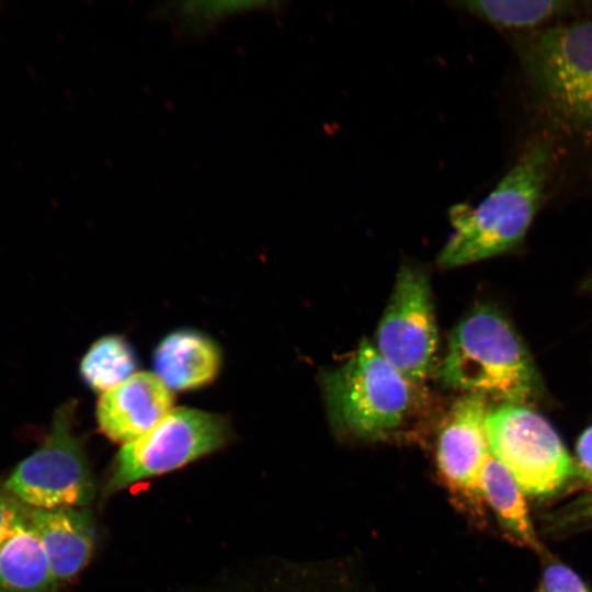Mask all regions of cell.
Instances as JSON below:
<instances>
[{
  "label": "cell",
  "instance_id": "16",
  "mask_svg": "<svg viewBox=\"0 0 592 592\" xmlns=\"http://www.w3.org/2000/svg\"><path fill=\"white\" fill-rule=\"evenodd\" d=\"M136 369L135 351L117 334H107L93 342L80 363V375L86 385L102 394L128 379Z\"/></svg>",
  "mask_w": 592,
  "mask_h": 592
},
{
  "label": "cell",
  "instance_id": "17",
  "mask_svg": "<svg viewBox=\"0 0 592 592\" xmlns=\"http://www.w3.org/2000/svg\"><path fill=\"white\" fill-rule=\"evenodd\" d=\"M269 4L270 2H185L172 11L178 25L185 31L197 32L207 30L232 13L257 10Z\"/></svg>",
  "mask_w": 592,
  "mask_h": 592
},
{
  "label": "cell",
  "instance_id": "7",
  "mask_svg": "<svg viewBox=\"0 0 592 592\" xmlns=\"http://www.w3.org/2000/svg\"><path fill=\"white\" fill-rule=\"evenodd\" d=\"M231 439L221 414L180 407L139 439L124 444L114 458L105 493L175 470L224 447Z\"/></svg>",
  "mask_w": 592,
  "mask_h": 592
},
{
  "label": "cell",
  "instance_id": "14",
  "mask_svg": "<svg viewBox=\"0 0 592 592\" xmlns=\"http://www.w3.org/2000/svg\"><path fill=\"white\" fill-rule=\"evenodd\" d=\"M481 493L493 509L503 527L528 548L539 550L525 494L510 471L490 453L481 470Z\"/></svg>",
  "mask_w": 592,
  "mask_h": 592
},
{
  "label": "cell",
  "instance_id": "4",
  "mask_svg": "<svg viewBox=\"0 0 592 592\" xmlns=\"http://www.w3.org/2000/svg\"><path fill=\"white\" fill-rule=\"evenodd\" d=\"M321 385L332 423L356 436L388 433L410 408L412 385L366 339L322 374Z\"/></svg>",
  "mask_w": 592,
  "mask_h": 592
},
{
  "label": "cell",
  "instance_id": "21",
  "mask_svg": "<svg viewBox=\"0 0 592 592\" xmlns=\"http://www.w3.org/2000/svg\"><path fill=\"white\" fill-rule=\"evenodd\" d=\"M577 471L592 482V425L580 436L577 444Z\"/></svg>",
  "mask_w": 592,
  "mask_h": 592
},
{
  "label": "cell",
  "instance_id": "8",
  "mask_svg": "<svg viewBox=\"0 0 592 592\" xmlns=\"http://www.w3.org/2000/svg\"><path fill=\"white\" fill-rule=\"evenodd\" d=\"M430 289L422 269L402 265L376 330L374 346L412 386L429 376L437 350Z\"/></svg>",
  "mask_w": 592,
  "mask_h": 592
},
{
  "label": "cell",
  "instance_id": "11",
  "mask_svg": "<svg viewBox=\"0 0 592 592\" xmlns=\"http://www.w3.org/2000/svg\"><path fill=\"white\" fill-rule=\"evenodd\" d=\"M84 508L34 509L29 525L47 555L59 581L77 576L89 562L94 547V527Z\"/></svg>",
  "mask_w": 592,
  "mask_h": 592
},
{
  "label": "cell",
  "instance_id": "10",
  "mask_svg": "<svg viewBox=\"0 0 592 592\" xmlns=\"http://www.w3.org/2000/svg\"><path fill=\"white\" fill-rule=\"evenodd\" d=\"M170 388L150 372H137L118 386L101 394L95 418L111 441L130 443L162 421L173 409Z\"/></svg>",
  "mask_w": 592,
  "mask_h": 592
},
{
  "label": "cell",
  "instance_id": "5",
  "mask_svg": "<svg viewBox=\"0 0 592 592\" xmlns=\"http://www.w3.org/2000/svg\"><path fill=\"white\" fill-rule=\"evenodd\" d=\"M486 428L490 453L525 496L556 494L578 473L555 429L525 405L502 403L490 410Z\"/></svg>",
  "mask_w": 592,
  "mask_h": 592
},
{
  "label": "cell",
  "instance_id": "6",
  "mask_svg": "<svg viewBox=\"0 0 592 592\" xmlns=\"http://www.w3.org/2000/svg\"><path fill=\"white\" fill-rule=\"evenodd\" d=\"M76 407L77 402L70 400L57 409L43 443L2 485L27 506L83 508L94 497V479L82 440L73 430Z\"/></svg>",
  "mask_w": 592,
  "mask_h": 592
},
{
  "label": "cell",
  "instance_id": "19",
  "mask_svg": "<svg viewBox=\"0 0 592 592\" xmlns=\"http://www.w3.org/2000/svg\"><path fill=\"white\" fill-rule=\"evenodd\" d=\"M543 588L545 592H590L571 569L560 563L550 565L545 569Z\"/></svg>",
  "mask_w": 592,
  "mask_h": 592
},
{
  "label": "cell",
  "instance_id": "12",
  "mask_svg": "<svg viewBox=\"0 0 592 592\" xmlns=\"http://www.w3.org/2000/svg\"><path fill=\"white\" fill-rule=\"evenodd\" d=\"M220 367L221 352L217 343L193 329L167 334L153 352L155 374L171 390H194L209 385Z\"/></svg>",
  "mask_w": 592,
  "mask_h": 592
},
{
  "label": "cell",
  "instance_id": "3",
  "mask_svg": "<svg viewBox=\"0 0 592 592\" xmlns=\"http://www.w3.org/2000/svg\"><path fill=\"white\" fill-rule=\"evenodd\" d=\"M516 52L549 113L592 143V21L532 31L516 41Z\"/></svg>",
  "mask_w": 592,
  "mask_h": 592
},
{
  "label": "cell",
  "instance_id": "18",
  "mask_svg": "<svg viewBox=\"0 0 592 592\" xmlns=\"http://www.w3.org/2000/svg\"><path fill=\"white\" fill-rule=\"evenodd\" d=\"M30 506L0 487V548L19 531L29 526Z\"/></svg>",
  "mask_w": 592,
  "mask_h": 592
},
{
  "label": "cell",
  "instance_id": "15",
  "mask_svg": "<svg viewBox=\"0 0 592 592\" xmlns=\"http://www.w3.org/2000/svg\"><path fill=\"white\" fill-rule=\"evenodd\" d=\"M458 5L499 27L537 31L548 22L576 11L578 3L566 0H468L458 2Z\"/></svg>",
  "mask_w": 592,
  "mask_h": 592
},
{
  "label": "cell",
  "instance_id": "1",
  "mask_svg": "<svg viewBox=\"0 0 592 592\" xmlns=\"http://www.w3.org/2000/svg\"><path fill=\"white\" fill-rule=\"evenodd\" d=\"M550 164L549 145L532 141L476 207L454 206L449 212L453 231L437 255V265L462 266L519 244L538 210Z\"/></svg>",
  "mask_w": 592,
  "mask_h": 592
},
{
  "label": "cell",
  "instance_id": "13",
  "mask_svg": "<svg viewBox=\"0 0 592 592\" xmlns=\"http://www.w3.org/2000/svg\"><path fill=\"white\" fill-rule=\"evenodd\" d=\"M58 580L34 531L29 526L0 548V592H57Z\"/></svg>",
  "mask_w": 592,
  "mask_h": 592
},
{
  "label": "cell",
  "instance_id": "9",
  "mask_svg": "<svg viewBox=\"0 0 592 592\" xmlns=\"http://www.w3.org/2000/svg\"><path fill=\"white\" fill-rule=\"evenodd\" d=\"M488 412L485 396L466 394L449 409L439 436L437 464L445 481L470 499H482L481 470L490 455Z\"/></svg>",
  "mask_w": 592,
  "mask_h": 592
},
{
  "label": "cell",
  "instance_id": "20",
  "mask_svg": "<svg viewBox=\"0 0 592 592\" xmlns=\"http://www.w3.org/2000/svg\"><path fill=\"white\" fill-rule=\"evenodd\" d=\"M554 520L558 526L592 524V491L561 509Z\"/></svg>",
  "mask_w": 592,
  "mask_h": 592
},
{
  "label": "cell",
  "instance_id": "2",
  "mask_svg": "<svg viewBox=\"0 0 592 592\" xmlns=\"http://www.w3.org/2000/svg\"><path fill=\"white\" fill-rule=\"evenodd\" d=\"M440 377L451 388L524 405L538 389L528 353L510 323L479 307L453 329Z\"/></svg>",
  "mask_w": 592,
  "mask_h": 592
}]
</instances>
